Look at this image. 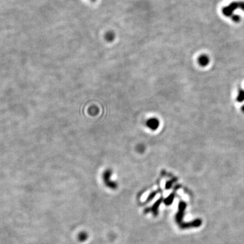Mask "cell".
<instances>
[{
    "label": "cell",
    "mask_w": 244,
    "mask_h": 244,
    "mask_svg": "<svg viewBox=\"0 0 244 244\" xmlns=\"http://www.w3.org/2000/svg\"><path fill=\"white\" fill-rule=\"evenodd\" d=\"M110 176H111V172L107 171L104 174V180H105V184H106L107 186H109L110 188H115L116 187H117V184H116L115 182H111V181L109 180Z\"/></svg>",
    "instance_id": "obj_1"
},
{
    "label": "cell",
    "mask_w": 244,
    "mask_h": 244,
    "mask_svg": "<svg viewBox=\"0 0 244 244\" xmlns=\"http://www.w3.org/2000/svg\"><path fill=\"white\" fill-rule=\"evenodd\" d=\"M237 99L239 102L244 101V91H243V90H241V91L238 93Z\"/></svg>",
    "instance_id": "obj_4"
},
{
    "label": "cell",
    "mask_w": 244,
    "mask_h": 244,
    "mask_svg": "<svg viewBox=\"0 0 244 244\" xmlns=\"http://www.w3.org/2000/svg\"><path fill=\"white\" fill-rule=\"evenodd\" d=\"M87 237H88V235H87V234L86 233H81L79 234V240H80V241H84V240L86 239Z\"/></svg>",
    "instance_id": "obj_5"
},
{
    "label": "cell",
    "mask_w": 244,
    "mask_h": 244,
    "mask_svg": "<svg viewBox=\"0 0 244 244\" xmlns=\"http://www.w3.org/2000/svg\"><path fill=\"white\" fill-rule=\"evenodd\" d=\"M147 125L148 127L151 129V130H155L157 128H158L159 125H160V122H159L158 119H157L156 118H151L148 120L147 122Z\"/></svg>",
    "instance_id": "obj_2"
},
{
    "label": "cell",
    "mask_w": 244,
    "mask_h": 244,
    "mask_svg": "<svg viewBox=\"0 0 244 244\" xmlns=\"http://www.w3.org/2000/svg\"><path fill=\"white\" fill-rule=\"evenodd\" d=\"M243 111H244V106H243Z\"/></svg>",
    "instance_id": "obj_6"
},
{
    "label": "cell",
    "mask_w": 244,
    "mask_h": 244,
    "mask_svg": "<svg viewBox=\"0 0 244 244\" xmlns=\"http://www.w3.org/2000/svg\"><path fill=\"white\" fill-rule=\"evenodd\" d=\"M199 63L201 66H206L209 62V58L206 55H203L199 58Z\"/></svg>",
    "instance_id": "obj_3"
}]
</instances>
